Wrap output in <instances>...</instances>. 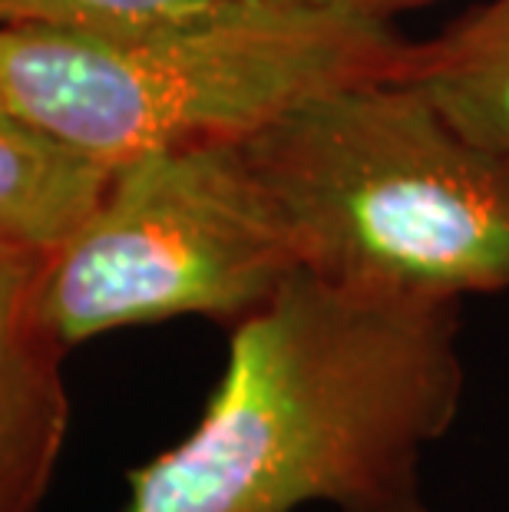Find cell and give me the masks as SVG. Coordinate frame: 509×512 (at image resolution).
Listing matches in <instances>:
<instances>
[{
    "label": "cell",
    "mask_w": 509,
    "mask_h": 512,
    "mask_svg": "<svg viewBox=\"0 0 509 512\" xmlns=\"http://www.w3.org/2000/svg\"><path fill=\"white\" fill-rule=\"evenodd\" d=\"M460 298L298 268L235 321L199 423L123 512H430L420 463L463 403Z\"/></svg>",
    "instance_id": "obj_1"
},
{
    "label": "cell",
    "mask_w": 509,
    "mask_h": 512,
    "mask_svg": "<svg viewBox=\"0 0 509 512\" xmlns=\"http://www.w3.org/2000/svg\"><path fill=\"white\" fill-rule=\"evenodd\" d=\"M404 40L285 0H209L123 27L0 30V103L86 159L248 139L324 90L394 76Z\"/></svg>",
    "instance_id": "obj_2"
},
{
    "label": "cell",
    "mask_w": 509,
    "mask_h": 512,
    "mask_svg": "<svg viewBox=\"0 0 509 512\" xmlns=\"http://www.w3.org/2000/svg\"><path fill=\"white\" fill-rule=\"evenodd\" d=\"M301 268L440 298L509 291V166L414 86L324 90L242 139Z\"/></svg>",
    "instance_id": "obj_3"
},
{
    "label": "cell",
    "mask_w": 509,
    "mask_h": 512,
    "mask_svg": "<svg viewBox=\"0 0 509 512\" xmlns=\"http://www.w3.org/2000/svg\"><path fill=\"white\" fill-rule=\"evenodd\" d=\"M301 268L242 139L116 162L83 222L43 252L34 311L63 351L172 318L242 321Z\"/></svg>",
    "instance_id": "obj_4"
},
{
    "label": "cell",
    "mask_w": 509,
    "mask_h": 512,
    "mask_svg": "<svg viewBox=\"0 0 509 512\" xmlns=\"http://www.w3.org/2000/svg\"><path fill=\"white\" fill-rule=\"evenodd\" d=\"M43 252L0 245V512H37L70 423L63 347L34 311Z\"/></svg>",
    "instance_id": "obj_5"
},
{
    "label": "cell",
    "mask_w": 509,
    "mask_h": 512,
    "mask_svg": "<svg viewBox=\"0 0 509 512\" xmlns=\"http://www.w3.org/2000/svg\"><path fill=\"white\" fill-rule=\"evenodd\" d=\"M394 76L509 166V0H486L437 37L404 43Z\"/></svg>",
    "instance_id": "obj_6"
},
{
    "label": "cell",
    "mask_w": 509,
    "mask_h": 512,
    "mask_svg": "<svg viewBox=\"0 0 509 512\" xmlns=\"http://www.w3.org/2000/svg\"><path fill=\"white\" fill-rule=\"evenodd\" d=\"M110 169L0 103V245L50 252L96 205Z\"/></svg>",
    "instance_id": "obj_7"
},
{
    "label": "cell",
    "mask_w": 509,
    "mask_h": 512,
    "mask_svg": "<svg viewBox=\"0 0 509 512\" xmlns=\"http://www.w3.org/2000/svg\"><path fill=\"white\" fill-rule=\"evenodd\" d=\"M202 4H209V0H0V30L123 27V24H139V20L179 14V10H192Z\"/></svg>",
    "instance_id": "obj_8"
},
{
    "label": "cell",
    "mask_w": 509,
    "mask_h": 512,
    "mask_svg": "<svg viewBox=\"0 0 509 512\" xmlns=\"http://www.w3.org/2000/svg\"><path fill=\"white\" fill-rule=\"evenodd\" d=\"M285 4H298V7L324 10V14H338V17L377 20V24H387V17L397 14V10H407V7L427 4V0H285Z\"/></svg>",
    "instance_id": "obj_9"
}]
</instances>
